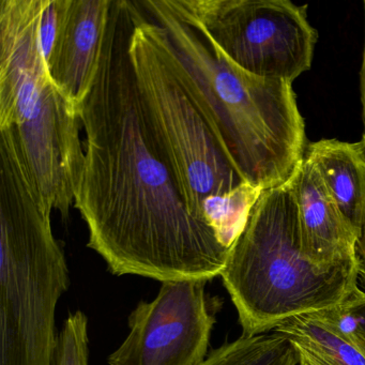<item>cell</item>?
<instances>
[{
    "label": "cell",
    "mask_w": 365,
    "mask_h": 365,
    "mask_svg": "<svg viewBox=\"0 0 365 365\" xmlns=\"http://www.w3.org/2000/svg\"><path fill=\"white\" fill-rule=\"evenodd\" d=\"M140 4L158 24L170 69L240 178L264 191L289 182L307 146L292 84L237 67L182 22L165 0Z\"/></svg>",
    "instance_id": "2"
},
{
    "label": "cell",
    "mask_w": 365,
    "mask_h": 365,
    "mask_svg": "<svg viewBox=\"0 0 365 365\" xmlns=\"http://www.w3.org/2000/svg\"><path fill=\"white\" fill-rule=\"evenodd\" d=\"M304 157L317 170L341 215L359 237L365 217V142L307 143Z\"/></svg>",
    "instance_id": "11"
},
{
    "label": "cell",
    "mask_w": 365,
    "mask_h": 365,
    "mask_svg": "<svg viewBox=\"0 0 365 365\" xmlns=\"http://www.w3.org/2000/svg\"><path fill=\"white\" fill-rule=\"evenodd\" d=\"M112 0H67L58 39L46 61L55 86L78 110L97 78Z\"/></svg>",
    "instance_id": "9"
},
{
    "label": "cell",
    "mask_w": 365,
    "mask_h": 365,
    "mask_svg": "<svg viewBox=\"0 0 365 365\" xmlns=\"http://www.w3.org/2000/svg\"><path fill=\"white\" fill-rule=\"evenodd\" d=\"M221 277L250 336L298 316L336 309L359 283L356 262L324 269L305 257L290 181L262 192Z\"/></svg>",
    "instance_id": "4"
},
{
    "label": "cell",
    "mask_w": 365,
    "mask_h": 365,
    "mask_svg": "<svg viewBox=\"0 0 365 365\" xmlns=\"http://www.w3.org/2000/svg\"><path fill=\"white\" fill-rule=\"evenodd\" d=\"M88 319L82 311L70 314L57 335L53 365H89Z\"/></svg>",
    "instance_id": "15"
},
{
    "label": "cell",
    "mask_w": 365,
    "mask_h": 365,
    "mask_svg": "<svg viewBox=\"0 0 365 365\" xmlns=\"http://www.w3.org/2000/svg\"><path fill=\"white\" fill-rule=\"evenodd\" d=\"M363 5H364L365 11V1ZM360 93L361 103H362L363 125H364V132H363L362 140L365 142V41L364 48H363L362 65H361L360 70Z\"/></svg>",
    "instance_id": "18"
},
{
    "label": "cell",
    "mask_w": 365,
    "mask_h": 365,
    "mask_svg": "<svg viewBox=\"0 0 365 365\" xmlns=\"http://www.w3.org/2000/svg\"><path fill=\"white\" fill-rule=\"evenodd\" d=\"M52 210L18 132L0 129V365H53L55 311L70 279Z\"/></svg>",
    "instance_id": "3"
},
{
    "label": "cell",
    "mask_w": 365,
    "mask_h": 365,
    "mask_svg": "<svg viewBox=\"0 0 365 365\" xmlns=\"http://www.w3.org/2000/svg\"><path fill=\"white\" fill-rule=\"evenodd\" d=\"M335 313L343 328L365 350V292L358 286Z\"/></svg>",
    "instance_id": "16"
},
{
    "label": "cell",
    "mask_w": 365,
    "mask_h": 365,
    "mask_svg": "<svg viewBox=\"0 0 365 365\" xmlns=\"http://www.w3.org/2000/svg\"><path fill=\"white\" fill-rule=\"evenodd\" d=\"M157 29V23L145 16L136 1L129 54L143 110L187 210L207 224L202 202L232 191L245 181L170 69Z\"/></svg>",
    "instance_id": "6"
},
{
    "label": "cell",
    "mask_w": 365,
    "mask_h": 365,
    "mask_svg": "<svg viewBox=\"0 0 365 365\" xmlns=\"http://www.w3.org/2000/svg\"><path fill=\"white\" fill-rule=\"evenodd\" d=\"M168 7L247 73L292 84L313 63L317 31L289 0H165Z\"/></svg>",
    "instance_id": "7"
},
{
    "label": "cell",
    "mask_w": 365,
    "mask_h": 365,
    "mask_svg": "<svg viewBox=\"0 0 365 365\" xmlns=\"http://www.w3.org/2000/svg\"><path fill=\"white\" fill-rule=\"evenodd\" d=\"M207 282H162L158 296L138 303L130 314L129 334L108 356V364L200 365L215 324Z\"/></svg>",
    "instance_id": "8"
},
{
    "label": "cell",
    "mask_w": 365,
    "mask_h": 365,
    "mask_svg": "<svg viewBox=\"0 0 365 365\" xmlns=\"http://www.w3.org/2000/svg\"><path fill=\"white\" fill-rule=\"evenodd\" d=\"M262 192L259 187L242 182L232 191L210 196L202 202L205 221L226 249L232 247L245 230L250 213Z\"/></svg>",
    "instance_id": "14"
},
{
    "label": "cell",
    "mask_w": 365,
    "mask_h": 365,
    "mask_svg": "<svg viewBox=\"0 0 365 365\" xmlns=\"http://www.w3.org/2000/svg\"><path fill=\"white\" fill-rule=\"evenodd\" d=\"M356 257L358 264V282L363 292H365V217L356 241Z\"/></svg>",
    "instance_id": "17"
},
{
    "label": "cell",
    "mask_w": 365,
    "mask_h": 365,
    "mask_svg": "<svg viewBox=\"0 0 365 365\" xmlns=\"http://www.w3.org/2000/svg\"><path fill=\"white\" fill-rule=\"evenodd\" d=\"M298 349L281 333L241 335L211 351L200 365H299Z\"/></svg>",
    "instance_id": "13"
},
{
    "label": "cell",
    "mask_w": 365,
    "mask_h": 365,
    "mask_svg": "<svg viewBox=\"0 0 365 365\" xmlns=\"http://www.w3.org/2000/svg\"><path fill=\"white\" fill-rule=\"evenodd\" d=\"M134 9L133 0H112L97 78L80 108L86 140L74 208L113 274L210 281L230 250L187 210L145 118L129 54Z\"/></svg>",
    "instance_id": "1"
},
{
    "label": "cell",
    "mask_w": 365,
    "mask_h": 365,
    "mask_svg": "<svg viewBox=\"0 0 365 365\" xmlns=\"http://www.w3.org/2000/svg\"><path fill=\"white\" fill-rule=\"evenodd\" d=\"M274 331L319 365H365V350L343 328L335 309L298 316Z\"/></svg>",
    "instance_id": "12"
},
{
    "label": "cell",
    "mask_w": 365,
    "mask_h": 365,
    "mask_svg": "<svg viewBox=\"0 0 365 365\" xmlns=\"http://www.w3.org/2000/svg\"><path fill=\"white\" fill-rule=\"evenodd\" d=\"M39 9L40 0H0V129L16 128L42 196L67 220L84 164L83 125L48 74Z\"/></svg>",
    "instance_id": "5"
},
{
    "label": "cell",
    "mask_w": 365,
    "mask_h": 365,
    "mask_svg": "<svg viewBox=\"0 0 365 365\" xmlns=\"http://www.w3.org/2000/svg\"><path fill=\"white\" fill-rule=\"evenodd\" d=\"M290 183L305 257L324 269L356 262L358 236L344 219L309 159L304 157Z\"/></svg>",
    "instance_id": "10"
}]
</instances>
